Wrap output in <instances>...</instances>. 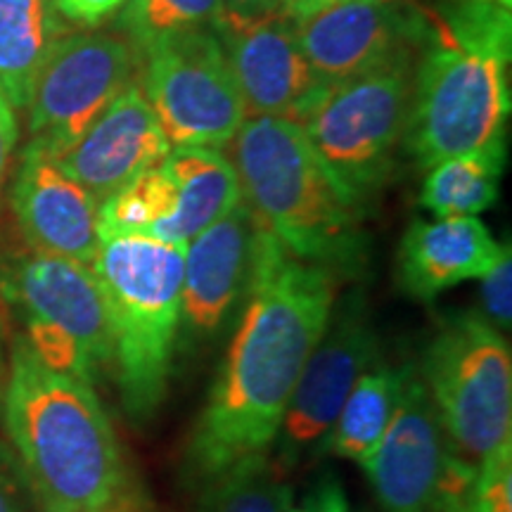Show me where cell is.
Returning <instances> with one entry per match:
<instances>
[{
	"instance_id": "2e32d148",
	"label": "cell",
	"mask_w": 512,
	"mask_h": 512,
	"mask_svg": "<svg viewBox=\"0 0 512 512\" xmlns=\"http://www.w3.org/2000/svg\"><path fill=\"white\" fill-rule=\"evenodd\" d=\"M169 152V140L136 81L67 152L53 159L95 200L105 202L143 171L162 164Z\"/></svg>"
},
{
	"instance_id": "5b68a950",
	"label": "cell",
	"mask_w": 512,
	"mask_h": 512,
	"mask_svg": "<svg viewBox=\"0 0 512 512\" xmlns=\"http://www.w3.org/2000/svg\"><path fill=\"white\" fill-rule=\"evenodd\" d=\"M415 55L328 83L297 121L344 197L368 214L389 183L411 112Z\"/></svg>"
},
{
	"instance_id": "d590c367",
	"label": "cell",
	"mask_w": 512,
	"mask_h": 512,
	"mask_svg": "<svg viewBox=\"0 0 512 512\" xmlns=\"http://www.w3.org/2000/svg\"><path fill=\"white\" fill-rule=\"evenodd\" d=\"M290 512H302V508H292Z\"/></svg>"
},
{
	"instance_id": "277c9868",
	"label": "cell",
	"mask_w": 512,
	"mask_h": 512,
	"mask_svg": "<svg viewBox=\"0 0 512 512\" xmlns=\"http://www.w3.org/2000/svg\"><path fill=\"white\" fill-rule=\"evenodd\" d=\"M185 245L150 235L100 238L91 271L112 330V373L133 420L152 418L169 387L181 339Z\"/></svg>"
},
{
	"instance_id": "e575fe53",
	"label": "cell",
	"mask_w": 512,
	"mask_h": 512,
	"mask_svg": "<svg viewBox=\"0 0 512 512\" xmlns=\"http://www.w3.org/2000/svg\"><path fill=\"white\" fill-rule=\"evenodd\" d=\"M496 3H501L503 5V8H512V0H496Z\"/></svg>"
},
{
	"instance_id": "4fadbf2b",
	"label": "cell",
	"mask_w": 512,
	"mask_h": 512,
	"mask_svg": "<svg viewBox=\"0 0 512 512\" xmlns=\"http://www.w3.org/2000/svg\"><path fill=\"white\" fill-rule=\"evenodd\" d=\"M294 27L313 72L339 83L425 48L430 17L403 0H330Z\"/></svg>"
},
{
	"instance_id": "4316f807",
	"label": "cell",
	"mask_w": 512,
	"mask_h": 512,
	"mask_svg": "<svg viewBox=\"0 0 512 512\" xmlns=\"http://www.w3.org/2000/svg\"><path fill=\"white\" fill-rule=\"evenodd\" d=\"M484 318L498 330H508L512 320V256L505 245L501 256L482 278Z\"/></svg>"
},
{
	"instance_id": "44dd1931",
	"label": "cell",
	"mask_w": 512,
	"mask_h": 512,
	"mask_svg": "<svg viewBox=\"0 0 512 512\" xmlns=\"http://www.w3.org/2000/svg\"><path fill=\"white\" fill-rule=\"evenodd\" d=\"M503 169L505 140L484 150L448 157L430 166V174L422 183L420 204L434 219L482 214L498 200Z\"/></svg>"
},
{
	"instance_id": "d6986e66",
	"label": "cell",
	"mask_w": 512,
	"mask_h": 512,
	"mask_svg": "<svg viewBox=\"0 0 512 512\" xmlns=\"http://www.w3.org/2000/svg\"><path fill=\"white\" fill-rule=\"evenodd\" d=\"M162 169L174 185L176 204L157 240L188 245L242 202L235 166L221 150L178 147L166 155Z\"/></svg>"
},
{
	"instance_id": "603a6c76",
	"label": "cell",
	"mask_w": 512,
	"mask_h": 512,
	"mask_svg": "<svg viewBox=\"0 0 512 512\" xmlns=\"http://www.w3.org/2000/svg\"><path fill=\"white\" fill-rule=\"evenodd\" d=\"M294 494L268 453L223 467L200 482L197 512H290Z\"/></svg>"
},
{
	"instance_id": "4dcf8cb0",
	"label": "cell",
	"mask_w": 512,
	"mask_h": 512,
	"mask_svg": "<svg viewBox=\"0 0 512 512\" xmlns=\"http://www.w3.org/2000/svg\"><path fill=\"white\" fill-rule=\"evenodd\" d=\"M221 5L223 17L230 19H254L280 10L278 0H221Z\"/></svg>"
},
{
	"instance_id": "836d02e7",
	"label": "cell",
	"mask_w": 512,
	"mask_h": 512,
	"mask_svg": "<svg viewBox=\"0 0 512 512\" xmlns=\"http://www.w3.org/2000/svg\"><path fill=\"white\" fill-rule=\"evenodd\" d=\"M105 512H143L138 508V505H133V503H128V501H124V496L119 498L117 503L114 505H110V508H107Z\"/></svg>"
},
{
	"instance_id": "52a82bcc",
	"label": "cell",
	"mask_w": 512,
	"mask_h": 512,
	"mask_svg": "<svg viewBox=\"0 0 512 512\" xmlns=\"http://www.w3.org/2000/svg\"><path fill=\"white\" fill-rule=\"evenodd\" d=\"M418 375L465 460L479 465L512 444L510 344L482 313L463 311L441 320Z\"/></svg>"
},
{
	"instance_id": "ba28073f",
	"label": "cell",
	"mask_w": 512,
	"mask_h": 512,
	"mask_svg": "<svg viewBox=\"0 0 512 512\" xmlns=\"http://www.w3.org/2000/svg\"><path fill=\"white\" fill-rule=\"evenodd\" d=\"M22 311L27 344L46 366L88 384L112 366V330L91 266L29 252L3 280Z\"/></svg>"
},
{
	"instance_id": "83f0119b",
	"label": "cell",
	"mask_w": 512,
	"mask_h": 512,
	"mask_svg": "<svg viewBox=\"0 0 512 512\" xmlns=\"http://www.w3.org/2000/svg\"><path fill=\"white\" fill-rule=\"evenodd\" d=\"M57 15L79 27H98L124 8L126 0H50Z\"/></svg>"
},
{
	"instance_id": "7402d4cb",
	"label": "cell",
	"mask_w": 512,
	"mask_h": 512,
	"mask_svg": "<svg viewBox=\"0 0 512 512\" xmlns=\"http://www.w3.org/2000/svg\"><path fill=\"white\" fill-rule=\"evenodd\" d=\"M403 373H406V366L392 368L375 361L358 377L337 420L325 434V451L335 453L337 458L361 463L380 444L382 434L387 432L389 422L394 418Z\"/></svg>"
},
{
	"instance_id": "7c38bea8",
	"label": "cell",
	"mask_w": 512,
	"mask_h": 512,
	"mask_svg": "<svg viewBox=\"0 0 512 512\" xmlns=\"http://www.w3.org/2000/svg\"><path fill=\"white\" fill-rule=\"evenodd\" d=\"M377 358V337L361 294L335 302L328 325L294 387L283 425L275 437V465L294 467L304 453L323 444L344 401Z\"/></svg>"
},
{
	"instance_id": "6da1fadb",
	"label": "cell",
	"mask_w": 512,
	"mask_h": 512,
	"mask_svg": "<svg viewBox=\"0 0 512 512\" xmlns=\"http://www.w3.org/2000/svg\"><path fill=\"white\" fill-rule=\"evenodd\" d=\"M335 294V273L299 259L261 223L240 325L185 448L197 484L271 451Z\"/></svg>"
},
{
	"instance_id": "1f68e13d",
	"label": "cell",
	"mask_w": 512,
	"mask_h": 512,
	"mask_svg": "<svg viewBox=\"0 0 512 512\" xmlns=\"http://www.w3.org/2000/svg\"><path fill=\"white\" fill-rule=\"evenodd\" d=\"M325 3H330V0H278L280 10L292 19H302L306 15H311V12L323 8Z\"/></svg>"
},
{
	"instance_id": "8fae6325",
	"label": "cell",
	"mask_w": 512,
	"mask_h": 512,
	"mask_svg": "<svg viewBox=\"0 0 512 512\" xmlns=\"http://www.w3.org/2000/svg\"><path fill=\"white\" fill-rule=\"evenodd\" d=\"M140 57L124 36H62L50 50L27 105L31 147L57 157L91 128L131 83Z\"/></svg>"
},
{
	"instance_id": "9c48e42d",
	"label": "cell",
	"mask_w": 512,
	"mask_h": 512,
	"mask_svg": "<svg viewBox=\"0 0 512 512\" xmlns=\"http://www.w3.org/2000/svg\"><path fill=\"white\" fill-rule=\"evenodd\" d=\"M358 465L384 512H465L477 477V465L448 439L411 363L387 432Z\"/></svg>"
},
{
	"instance_id": "30bf717a",
	"label": "cell",
	"mask_w": 512,
	"mask_h": 512,
	"mask_svg": "<svg viewBox=\"0 0 512 512\" xmlns=\"http://www.w3.org/2000/svg\"><path fill=\"white\" fill-rule=\"evenodd\" d=\"M138 83L171 150H221L247 119L216 29L162 38L140 57Z\"/></svg>"
},
{
	"instance_id": "8992f818",
	"label": "cell",
	"mask_w": 512,
	"mask_h": 512,
	"mask_svg": "<svg viewBox=\"0 0 512 512\" xmlns=\"http://www.w3.org/2000/svg\"><path fill=\"white\" fill-rule=\"evenodd\" d=\"M510 60L458 46L430 17L425 55L413 76L403 145L425 169L505 140Z\"/></svg>"
},
{
	"instance_id": "ffe728a7",
	"label": "cell",
	"mask_w": 512,
	"mask_h": 512,
	"mask_svg": "<svg viewBox=\"0 0 512 512\" xmlns=\"http://www.w3.org/2000/svg\"><path fill=\"white\" fill-rule=\"evenodd\" d=\"M64 34L50 0H0V98L24 110L50 50Z\"/></svg>"
},
{
	"instance_id": "d4e9b609",
	"label": "cell",
	"mask_w": 512,
	"mask_h": 512,
	"mask_svg": "<svg viewBox=\"0 0 512 512\" xmlns=\"http://www.w3.org/2000/svg\"><path fill=\"white\" fill-rule=\"evenodd\" d=\"M434 17L458 46L510 60L512 17L496 0H448Z\"/></svg>"
},
{
	"instance_id": "e0dca14e",
	"label": "cell",
	"mask_w": 512,
	"mask_h": 512,
	"mask_svg": "<svg viewBox=\"0 0 512 512\" xmlns=\"http://www.w3.org/2000/svg\"><path fill=\"white\" fill-rule=\"evenodd\" d=\"M12 209L31 252L93 264L100 247V202L31 145L12 185Z\"/></svg>"
},
{
	"instance_id": "ac0fdd59",
	"label": "cell",
	"mask_w": 512,
	"mask_h": 512,
	"mask_svg": "<svg viewBox=\"0 0 512 512\" xmlns=\"http://www.w3.org/2000/svg\"><path fill=\"white\" fill-rule=\"evenodd\" d=\"M503 252L477 216L415 221L399 247L401 287L432 302L463 280L482 278Z\"/></svg>"
},
{
	"instance_id": "9a60e30c",
	"label": "cell",
	"mask_w": 512,
	"mask_h": 512,
	"mask_svg": "<svg viewBox=\"0 0 512 512\" xmlns=\"http://www.w3.org/2000/svg\"><path fill=\"white\" fill-rule=\"evenodd\" d=\"M261 221L242 200L185 245L181 330L188 342L214 335L245 297Z\"/></svg>"
},
{
	"instance_id": "7a4b0ae2",
	"label": "cell",
	"mask_w": 512,
	"mask_h": 512,
	"mask_svg": "<svg viewBox=\"0 0 512 512\" xmlns=\"http://www.w3.org/2000/svg\"><path fill=\"white\" fill-rule=\"evenodd\" d=\"M5 427L43 512H105L124 496V460L93 384L12 347Z\"/></svg>"
},
{
	"instance_id": "5bb4252c",
	"label": "cell",
	"mask_w": 512,
	"mask_h": 512,
	"mask_svg": "<svg viewBox=\"0 0 512 512\" xmlns=\"http://www.w3.org/2000/svg\"><path fill=\"white\" fill-rule=\"evenodd\" d=\"M216 34L226 50L249 117L297 124L328 88L299 46L294 19L283 10L254 19L221 17Z\"/></svg>"
},
{
	"instance_id": "cb8c5ba5",
	"label": "cell",
	"mask_w": 512,
	"mask_h": 512,
	"mask_svg": "<svg viewBox=\"0 0 512 512\" xmlns=\"http://www.w3.org/2000/svg\"><path fill=\"white\" fill-rule=\"evenodd\" d=\"M221 17V0H126L117 22L126 41L143 57L162 38L192 29H216Z\"/></svg>"
},
{
	"instance_id": "d6a6232c",
	"label": "cell",
	"mask_w": 512,
	"mask_h": 512,
	"mask_svg": "<svg viewBox=\"0 0 512 512\" xmlns=\"http://www.w3.org/2000/svg\"><path fill=\"white\" fill-rule=\"evenodd\" d=\"M0 512H19L15 496H12L10 486L5 484L3 477H0Z\"/></svg>"
},
{
	"instance_id": "484cf974",
	"label": "cell",
	"mask_w": 512,
	"mask_h": 512,
	"mask_svg": "<svg viewBox=\"0 0 512 512\" xmlns=\"http://www.w3.org/2000/svg\"><path fill=\"white\" fill-rule=\"evenodd\" d=\"M465 512H512V444L498 448L477 465Z\"/></svg>"
},
{
	"instance_id": "f546056e",
	"label": "cell",
	"mask_w": 512,
	"mask_h": 512,
	"mask_svg": "<svg viewBox=\"0 0 512 512\" xmlns=\"http://www.w3.org/2000/svg\"><path fill=\"white\" fill-rule=\"evenodd\" d=\"M17 145V119L12 107L0 98V188H3L5 174H8V164L12 150Z\"/></svg>"
},
{
	"instance_id": "f1b7e54d",
	"label": "cell",
	"mask_w": 512,
	"mask_h": 512,
	"mask_svg": "<svg viewBox=\"0 0 512 512\" xmlns=\"http://www.w3.org/2000/svg\"><path fill=\"white\" fill-rule=\"evenodd\" d=\"M302 512H349L347 496L335 477H325L316 489L306 496Z\"/></svg>"
},
{
	"instance_id": "3957f363",
	"label": "cell",
	"mask_w": 512,
	"mask_h": 512,
	"mask_svg": "<svg viewBox=\"0 0 512 512\" xmlns=\"http://www.w3.org/2000/svg\"><path fill=\"white\" fill-rule=\"evenodd\" d=\"M230 143L242 200L292 254L347 278L366 268V216L339 190L302 126L249 117Z\"/></svg>"
}]
</instances>
